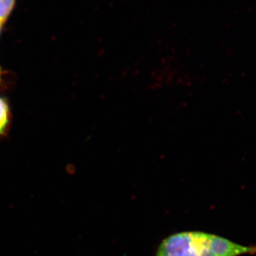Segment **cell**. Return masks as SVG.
I'll return each instance as SVG.
<instances>
[{
    "instance_id": "1",
    "label": "cell",
    "mask_w": 256,
    "mask_h": 256,
    "mask_svg": "<svg viewBox=\"0 0 256 256\" xmlns=\"http://www.w3.org/2000/svg\"><path fill=\"white\" fill-rule=\"evenodd\" d=\"M256 253V246L237 244L200 232H184L162 240L156 256H240Z\"/></svg>"
},
{
    "instance_id": "2",
    "label": "cell",
    "mask_w": 256,
    "mask_h": 256,
    "mask_svg": "<svg viewBox=\"0 0 256 256\" xmlns=\"http://www.w3.org/2000/svg\"><path fill=\"white\" fill-rule=\"evenodd\" d=\"M11 123V112L6 100L0 96V138L6 136Z\"/></svg>"
},
{
    "instance_id": "3",
    "label": "cell",
    "mask_w": 256,
    "mask_h": 256,
    "mask_svg": "<svg viewBox=\"0 0 256 256\" xmlns=\"http://www.w3.org/2000/svg\"><path fill=\"white\" fill-rule=\"evenodd\" d=\"M17 0H0V24H4L14 10Z\"/></svg>"
},
{
    "instance_id": "4",
    "label": "cell",
    "mask_w": 256,
    "mask_h": 256,
    "mask_svg": "<svg viewBox=\"0 0 256 256\" xmlns=\"http://www.w3.org/2000/svg\"><path fill=\"white\" fill-rule=\"evenodd\" d=\"M1 80H2V70H1V68H0V82H1Z\"/></svg>"
},
{
    "instance_id": "5",
    "label": "cell",
    "mask_w": 256,
    "mask_h": 256,
    "mask_svg": "<svg viewBox=\"0 0 256 256\" xmlns=\"http://www.w3.org/2000/svg\"><path fill=\"white\" fill-rule=\"evenodd\" d=\"M2 24H0V34H1V32H2Z\"/></svg>"
}]
</instances>
